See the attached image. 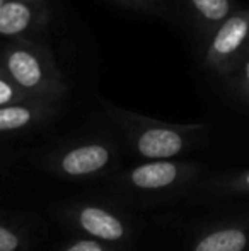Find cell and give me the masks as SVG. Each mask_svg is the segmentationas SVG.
<instances>
[{"label": "cell", "mask_w": 249, "mask_h": 251, "mask_svg": "<svg viewBox=\"0 0 249 251\" xmlns=\"http://www.w3.org/2000/svg\"><path fill=\"white\" fill-rule=\"evenodd\" d=\"M110 162V151L101 144H86L62 157V169L70 176H84L103 169Z\"/></svg>", "instance_id": "5b68a950"}, {"label": "cell", "mask_w": 249, "mask_h": 251, "mask_svg": "<svg viewBox=\"0 0 249 251\" xmlns=\"http://www.w3.org/2000/svg\"><path fill=\"white\" fill-rule=\"evenodd\" d=\"M79 222L84 231L104 241H118L125 234L123 224L113 214L97 207L82 208L79 214Z\"/></svg>", "instance_id": "8992f818"}, {"label": "cell", "mask_w": 249, "mask_h": 251, "mask_svg": "<svg viewBox=\"0 0 249 251\" xmlns=\"http://www.w3.org/2000/svg\"><path fill=\"white\" fill-rule=\"evenodd\" d=\"M67 251H103V246L96 241H79Z\"/></svg>", "instance_id": "9a60e30c"}, {"label": "cell", "mask_w": 249, "mask_h": 251, "mask_svg": "<svg viewBox=\"0 0 249 251\" xmlns=\"http://www.w3.org/2000/svg\"><path fill=\"white\" fill-rule=\"evenodd\" d=\"M249 236L241 227H227L210 232L195 246V251H244Z\"/></svg>", "instance_id": "30bf717a"}, {"label": "cell", "mask_w": 249, "mask_h": 251, "mask_svg": "<svg viewBox=\"0 0 249 251\" xmlns=\"http://www.w3.org/2000/svg\"><path fill=\"white\" fill-rule=\"evenodd\" d=\"M48 23L45 0H7L0 9V36L27 38Z\"/></svg>", "instance_id": "3957f363"}, {"label": "cell", "mask_w": 249, "mask_h": 251, "mask_svg": "<svg viewBox=\"0 0 249 251\" xmlns=\"http://www.w3.org/2000/svg\"><path fill=\"white\" fill-rule=\"evenodd\" d=\"M31 98L0 69V106L14 104V102L29 101Z\"/></svg>", "instance_id": "7c38bea8"}, {"label": "cell", "mask_w": 249, "mask_h": 251, "mask_svg": "<svg viewBox=\"0 0 249 251\" xmlns=\"http://www.w3.org/2000/svg\"><path fill=\"white\" fill-rule=\"evenodd\" d=\"M186 147L183 130L176 126H147L136 137V151L147 159H169Z\"/></svg>", "instance_id": "277c9868"}, {"label": "cell", "mask_w": 249, "mask_h": 251, "mask_svg": "<svg viewBox=\"0 0 249 251\" xmlns=\"http://www.w3.org/2000/svg\"><path fill=\"white\" fill-rule=\"evenodd\" d=\"M180 175V169L174 162L156 161L136 166L130 175V179L135 186L143 190H159L174 183Z\"/></svg>", "instance_id": "ba28073f"}, {"label": "cell", "mask_w": 249, "mask_h": 251, "mask_svg": "<svg viewBox=\"0 0 249 251\" xmlns=\"http://www.w3.org/2000/svg\"><path fill=\"white\" fill-rule=\"evenodd\" d=\"M249 53V7L237 9L206 41L203 63L212 74L227 77Z\"/></svg>", "instance_id": "7a4b0ae2"}, {"label": "cell", "mask_w": 249, "mask_h": 251, "mask_svg": "<svg viewBox=\"0 0 249 251\" xmlns=\"http://www.w3.org/2000/svg\"><path fill=\"white\" fill-rule=\"evenodd\" d=\"M45 108L46 104L41 100H29L0 106V132H14V130L26 128L43 115Z\"/></svg>", "instance_id": "9c48e42d"}, {"label": "cell", "mask_w": 249, "mask_h": 251, "mask_svg": "<svg viewBox=\"0 0 249 251\" xmlns=\"http://www.w3.org/2000/svg\"><path fill=\"white\" fill-rule=\"evenodd\" d=\"M239 188H241V190H244V192H249V171H246L243 176H241Z\"/></svg>", "instance_id": "2e32d148"}, {"label": "cell", "mask_w": 249, "mask_h": 251, "mask_svg": "<svg viewBox=\"0 0 249 251\" xmlns=\"http://www.w3.org/2000/svg\"><path fill=\"white\" fill-rule=\"evenodd\" d=\"M113 2L133 10H142V12H156L164 9V0H113Z\"/></svg>", "instance_id": "4fadbf2b"}, {"label": "cell", "mask_w": 249, "mask_h": 251, "mask_svg": "<svg viewBox=\"0 0 249 251\" xmlns=\"http://www.w3.org/2000/svg\"><path fill=\"white\" fill-rule=\"evenodd\" d=\"M5 2H7V0H0V9H2V7L5 5Z\"/></svg>", "instance_id": "e0dca14e"}, {"label": "cell", "mask_w": 249, "mask_h": 251, "mask_svg": "<svg viewBox=\"0 0 249 251\" xmlns=\"http://www.w3.org/2000/svg\"><path fill=\"white\" fill-rule=\"evenodd\" d=\"M2 69L31 100H58L67 93L63 74L46 47L12 38L2 50Z\"/></svg>", "instance_id": "6da1fadb"}, {"label": "cell", "mask_w": 249, "mask_h": 251, "mask_svg": "<svg viewBox=\"0 0 249 251\" xmlns=\"http://www.w3.org/2000/svg\"><path fill=\"white\" fill-rule=\"evenodd\" d=\"M229 79L232 89L243 98L244 101H249V53L236 65V69L226 77Z\"/></svg>", "instance_id": "8fae6325"}, {"label": "cell", "mask_w": 249, "mask_h": 251, "mask_svg": "<svg viewBox=\"0 0 249 251\" xmlns=\"http://www.w3.org/2000/svg\"><path fill=\"white\" fill-rule=\"evenodd\" d=\"M19 248V238L12 231L0 226V251H16Z\"/></svg>", "instance_id": "5bb4252c"}, {"label": "cell", "mask_w": 249, "mask_h": 251, "mask_svg": "<svg viewBox=\"0 0 249 251\" xmlns=\"http://www.w3.org/2000/svg\"><path fill=\"white\" fill-rule=\"evenodd\" d=\"M188 5L193 12L200 29L210 36L227 17L237 10L234 0H188Z\"/></svg>", "instance_id": "52a82bcc"}]
</instances>
